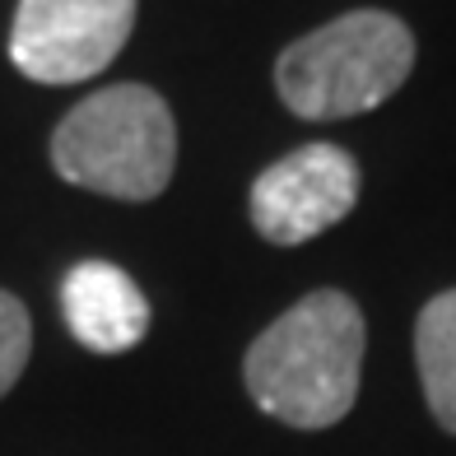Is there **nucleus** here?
Segmentation results:
<instances>
[{
	"mask_svg": "<svg viewBox=\"0 0 456 456\" xmlns=\"http://www.w3.org/2000/svg\"><path fill=\"white\" fill-rule=\"evenodd\" d=\"M359 200V163L340 144H303L252 182V224L265 242L298 247L336 228Z\"/></svg>",
	"mask_w": 456,
	"mask_h": 456,
	"instance_id": "nucleus-5",
	"label": "nucleus"
},
{
	"mask_svg": "<svg viewBox=\"0 0 456 456\" xmlns=\"http://www.w3.org/2000/svg\"><path fill=\"white\" fill-rule=\"evenodd\" d=\"M363 345L359 303L340 289H317L252 340L242 382L271 419L289 428H330L359 401Z\"/></svg>",
	"mask_w": 456,
	"mask_h": 456,
	"instance_id": "nucleus-1",
	"label": "nucleus"
},
{
	"mask_svg": "<svg viewBox=\"0 0 456 456\" xmlns=\"http://www.w3.org/2000/svg\"><path fill=\"white\" fill-rule=\"evenodd\" d=\"M414 70V33L387 10H349L289 43L275 61L280 102L303 121L372 112Z\"/></svg>",
	"mask_w": 456,
	"mask_h": 456,
	"instance_id": "nucleus-2",
	"label": "nucleus"
},
{
	"mask_svg": "<svg viewBox=\"0 0 456 456\" xmlns=\"http://www.w3.org/2000/svg\"><path fill=\"white\" fill-rule=\"evenodd\" d=\"M414 363L433 419L456 433V289L424 303L414 322Z\"/></svg>",
	"mask_w": 456,
	"mask_h": 456,
	"instance_id": "nucleus-7",
	"label": "nucleus"
},
{
	"mask_svg": "<svg viewBox=\"0 0 456 456\" xmlns=\"http://www.w3.org/2000/svg\"><path fill=\"white\" fill-rule=\"evenodd\" d=\"M135 28V0H19L10 61L33 85H85Z\"/></svg>",
	"mask_w": 456,
	"mask_h": 456,
	"instance_id": "nucleus-4",
	"label": "nucleus"
},
{
	"mask_svg": "<svg viewBox=\"0 0 456 456\" xmlns=\"http://www.w3.org/2000/svg\"><path fill=\"white\" fill-rule=\"evenodd\" d=\"M28 349H33L28 307L0 289V396L19 382V372H24V363H28Z\"/></svg>",
	"mask_w": 456,
	"mask_h": 456,
	"instance_id": "nucleus-8",
	"label": "nucleus"
},
{
	"mask_svg": "<svg viewBox=\"0 0 456 456\" xmlns=\"http://www.w3.org/2000/svg\"><path fill=\"white\" fill-rule=\"evenodd\" d=\"M61 313L70 336L94 354H126L150 330L140 284L112 261H79L61 284Z\"/></svg>",
	"mask_w": 456,
	"mask_h": 456,
	"instance_id": "nucleus-6",
	"label": "nucleus"
},
{
	"mask_svg": "<svg viewBox=\"0 0 456 456\" xmlns=\"http://www.w3.org/2000/svg\"><path fill=\"white\" fill-rule=\"evenodd\" d=\"M52 168L112 200H154L177 168V121L150 85H108L52 135Z\"/></svg>",
	"mask_w": 456,
	"mask_h": 456,
	"instance_id": "nucleus-3",
	"label": "nucleus"
}]
</instances>
